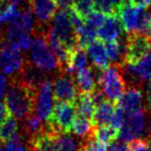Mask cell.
<instances>
[{"mask_svg":"<svg viewBox=\"0 0 151 151\" xmlns=\"http://www.w3.org/2000/svg\"><path fill=\"white\" fill-rule=\"evenodd\" d=\"M36 95L37 91L29 90L17 76H12L5 95V106L8 112L17 119L24 120L35 111Z\"/></svg>","mask_w":151,"mask_h":151,"instance_id":"6da1fadb","label":"cell"},{"mask_svg":"<svg viewBox=\"0 0 151 151\" xmlns=\"http://www.w3.org/2000/svg\"><path fill=\"white\" fill-rule=\"evenodd\" d=\"M97 86L104 91L110 101L116 103L126 88V81L121 66L113 64L101 70L97 76Z\"/></svg>","mask_w":151,"mask_h":151,"instance_id":"7a4b0ae2","label":"cell"},{"mask_svg":"<svg viewBox=\"0 0 151 151\" xmlns=\"http://www.w3.org/2000/svg\"><path fill=\"white\" fill-rule=\"evenodd\" d=\"M31 63L44 72H53L60 70V64L58 62L56 55L51 48L46 36L37 35L32 39V44L30 47Z\"/></svg>","mask_w":151,"mask_h":151,"instance_id":"3957f363","label":"cell"},{"mask_svg":"<svg viewBox=\"0 0 151 151\" xmlns=\"http://www.w3.org/2000/svg\"><path fill=\"white\" fill-rule=\"evenodd\" d=\"M69 9V7L60 8V10L56 12L55 17L53 18V27L51 30L66 46L67 50L73 52L78 46V41H77V31L71 23Z\"/></svg>","mask_w":151,"mask_h":151,"instance_id":"277c9868","label":"cell"},{"mask_svg":"<svg viewBox=\"0 0 151 151\" xmlns=\"http://www.w3.org/2000/svg\"><path fill=\"white\" fill-rule=\"evenodd\" d=\"M148 110H138L133 113L126 114L124 123L120 127L118 138L120 141L129 142L136 139H144L146 125L148 119Z\"/></svg>","mask_w":151,"mask_h":151,"instance_id":"5b68a950","label":"cell"},{"mask_svg":"<svg viewBox=\"0 0 151 151\" xmlns=\"http://www.w3.org/2000/svg\"><path fill=\"white\" fill-rule=\"evenodd\" d=\"M25 61L20 50L14 48L0 38V72L4 75H18L24 67Z\"/></svg>","mask_w":151,"mask_h":151,"instance_id":"8992f818","label":"cell"},{"mask_svg":"<svg viewBox=\"0 0 151 151\" xmlns=\"http://www.w3.org/2000/svg\"><path fill=\"white\" fill-rule=\"evenodd\" d=\"M151 50V38L138 33L127 34L126 48L124 55V64L138 63ZM123 64V65H124Z\"/></svg>","mask_w":151,"mask_h":151,"instance_id":"52a82bcc","label":"cell"},{"mask_svg":"<svg viewBox=\"0 0 151 151\" xmlns=\"http://www.w3.org/2000/svg\"><path fill=\"white\" fill-rule=\"evenodd\" d=\"M77 116L75 103L57 102L54 105L51 119L48 121L59 133L69 134L73 122Z\"/></svg>","mask_w":151,"mask_h":151,"instance_id":"ba28073f","label":"cell"},{"mask_svg":"<svg viewBox=\"0 0 151 151\" xmlns=\"http://www.w3.org/2000/svg\"><path fill=\"white\" fill-rule=\"evenodd\" d=\"M124 79L133 84V86L138 88L144 81L151 79V50L147 55L141 59L138 63L131 65L124 64L121 66Z\"/></svg>","mask_w":151,"mask_h":151,"instance_id":"9c48e42d","label":"cell"},{"mask_svg":"<svg viewBox=\"0 0 151 151\" xmlns=\"http://www.w3.org/2000/svg\"><path fill=\"white\" fill-rule=\"evenodd\" d=\"M52 90L54 99L57 102L75 103L79 91L77 88L76 80L73 75L65 72H61L52 82Z\"/></svg>","mask_w":151,"mask_h":151,"instance_id":"30bf717a","label":"cell"},{"mask_svg":"<svg viewBox=\"0 0 151 151\" xmlns=\"http://www.w3.org/2000/svg\"><path fill=\"white\" fill-rule=\"evenodd\" d=\"M53 98L54 96H53L52 82L50 80H47L40 86L35 99V111L44 122L50 120L52 116L54 109Z\"/></svg>","mask_w":151,"mask_h":151,"instance_id":"8fae6325","label":"cell"},{"mask_svg":"<svg viewBox=\"0 0 151 151\" xmlns=\"http://www.w3.org/2000/svg\"><path fill=\"white\" fill-rule=\"evenodd\" d=\"M15 76H17L26 88L33 91H38L42 83L47 81V72L27 61L20 73Z\"/></svg>","mask_w":151,"mask_h":151,"instance_id":"7c38bea8","label":"cell"},{"mask_svg":"<svg viewBox=\"0 0 151 151\" xmlns=\"http://www.w3.org/2000/svg\"><path fill=\"white\" fill-rule=\"evenodd\" d=\"M144 96L139 88L131 86L128 90H125L119 100L117 101V106L120 107L125 114L136 112L143 109Z\"/></svg>","mask_w":151,"mask_h":151,"instance_id":"4fadbf2b","label":"cell"},{"mask_svg":"<svg viewBox=\"0 0 151 151\" xmlns=\"http://www.w3.org/2000/svg\"><path fill=\"white\" fill-rule=\"evenodd\" d=\"M29 3L37 22L40 24L50 22L58 8V0H29Z\"/></svg>","mask_w":151,"mask_h":151,"instance_id":"5bb4252c","label":"cell"},{"mask_svg":"<svg viewBox=\"0 0 151 151\" xmlns=\"http://www.w3.org/2000/svg\"><path fill=\"white\" fill-rule=\"evenodd\" d=\"M123 30L124 29L117 14L108 16L103 25L98 28L97 36L101 38V41H117L120 39Z\"/></svg>","mask_w":151,"mask_h":151,"instance_id":"9a60e30c","label":"cell"},{"mask_svg":"<svg viewBox=\"0 0 151 151\" xmlns=\"http://www.w3.org/2000/svg\"><path fill=\"white\" fill-rule=\"evenodd\" d=\"M4 40L12 47L17 48L19 50H30L31 44H32V38L30 37L29 33L10 28V27L6 29Z\"/></svg>","mask_w":151,"mask_h":151,"instance_id":"2e32d148","label":"cell"},{"mask_svg":"<svg viewBox=\"0 0 151 151\" xmlns=\"http://www.w3.org/2000/svg\"><path fill=\"white\" fill-rule=\"evenodd\" d=\"M95 125L92 123L91 119L84 117L82 115L77 114L75 120L71 125V132L76 136L82 139V141L94 138V132H95Z\"/></svg>","mask_w":151,"mask_h":151,"instance_id":"e0dca14e","label":"cell"},{"mask_svg":"<svg viewBox=\"0 0 151 151\" xmlns=\"http://www.w3.org/2000/svg\"><path fill=\"white\" fill-rule=\"evenodd\" d=\"M87 50L95 68L103 70L109 66V59L106 52L105 43H103L101 40H94L87 47Z\"/></svg>","mask_w":151,"mask_h":151,"instance_id":"ac0fdd59","label":"cell"},{"mask_svg":"<svg viewBox=\"0 0 151 151\" xmlns=\"http://www.w3.org/2000/svg\"><path fill=\"white\" fill-rule=\"evenodd\" d=\"M8 24H9L8 27L10 28L30 34L34 30V21H33L31 8H24L22 10H18L17 14Z\"/></svg>","mask_w":151,"mask_h":151,"instance_id":"d6986e66","label":"cell"},{"mask_svg":"<svg viewBox=\"0 0 151 151\" xmlns=\"http://www.w3.org/2000/svg\"><path fill=\"white\" fill-rule=\"evenodd\" d=\"M76 84L79 93H90L97 86L92 68H85L76 73Z\"/></svg>","mask_w":151,"mask_h":151,"instance_id":"ffe728a7","label":"cell"},{"mask_svg":"<svg viewBox=\"0 0 151 151\" xmlns=\"http://www.w3.org/2000/svg\"><path fill=\"white\" fill-rule=\"evenodd\" d=\"M115 109H116V103L113 101H110V100H106L101 105L96 106L91 121L95 127L109 124Z\"/></svg>","mask_w":151,"mask_h":151,"instance_id":"44dd1931","label":"cell"},{"mask_svg":"<svg viewBox=\"0 0 151 151\" xmlns=\"http://www.w3.org/2000/svg\"><path fill=\"white\" fill-rule=\"evenodd\" d=\"M87 63H88V59H87V54L85 52L84 48L77 46L71 52L69 61L65 69L63 70V72L73 75L74 73H77V72L85 69L87 67Z\"/></svg>","mask_w":151,"mask_h":151,"instance_id":"7402d4cb","label":"cell"},{"mask_svg":"<svg viewBox=\"0 0 151 151\" xmlns=\"http://www.w3.org/2000/svg\"><path fill=\"white\" fill-rule=\"evenodd\" d=\"M75 106L77 109V114L84 116L88 119H92L95 111V105L93 103L90 93H79L75 101Z\"/></svg>","mask_w":151,"mask_h":151,"instance_id":"603a6c76","label":"cell"},{"mask_svg":"<svg viewBox=\"0 0 151 151\" xmlns=\"http://www.w3.org/2000/svg\"><path fill=\"white\" fill-rule=\"evenodd\" d=\"M29 145L24 133L19 132L6 142L0 143V151H28Z\"/></svg>","mask_w":151,"mask_h":151,"instance_id":"cb8c5ba5","label":"cell"},{"mask_svg":"<svg viewBox=\"0 0 151 151\" xmlns=\"http://www.w3.org/2000/svg\"><path fill=\"white\" fill-rule=\"evenodd\" d=\"M19 123L18 119L12 114L5 118V120L0 124V141L6 142L12 139L14 136L19 133Z\"/></svg>","mask_w":151,"mask_h":151,"instance_id":"d4e9b609","label":"cell"},{"mask_svg":"<svg viewBox=\"0 0 151 151\" xmlns=\"http://www.w3.org/2000/svg\"><path fill=\"white\" fill-rule=\"evenodd\" d=\"M97 37V31L94 28L83 25L79 29H77V41L78 46L82 48H87Z\"/></svg>","mask_w":151,"mask_h":151,"instance_id":"484cf974","label":"cell"},{"mask_svg":"<svg viewBox=\"0 0 151 151\" xmlns=\"http://www.w3.org/2000/svg\"><path fill=\"white\" fill-rule=\"evenodd\" d=\"M94 138L105 144H111L118 138V131L111 124H103L95 127Z\"/></svg>","mask_w":151,"mask_h":151,"instance_id":"4316f807","label":"cell"},{"mask_svg":"<svg viewBox=\"0 0 151 151\" xmlns=\"http://www.w3.org/2000/svg\"><path fill=\"white\" fill-rule=\"evenodd\" d=\"M57 151H80L81 143L69 134H58L56 137Z\"/></svg>","mask_w":151,"mask_h":151,"instance_id":"83f0119b","label":"cell"},{"mask_svg":"<svg viewBox=\"0 0 151 151\" xmlns=\"http://www.w3.org/2000/svg\"><path fill=\"white\" fill-rule=\"evenodd\" d=\"M18 12V4L5 0L0 4V24L9 23Z\"/></svg>","mask_w":151,"mask_h":151,"instance_id":"f1b7e54d","label":"cell"},{"mask_svg":"<svg viewBox=\"0 0 151 151\" xmlns=\"http://www.w3.org/2000/svg\"><path fill=\"white\" fill-rule=\"evenodd\" d=\"M71 7L78 16H80L84 20L90 12H93L94 2L93 0H75Z\"/></svg>","mask_w":151,"mask_h":151,"instance_id":"f546056e","label":"cell"},{"mask_svg":"<svg viewBox=\"0 0 151 151\" xmlns=\"http://www.w3.org/2000/svg\"><path fill=\"white\" fill-rule=\"evenodd\" d=\"M81 151H108V145L98 141L95 138L81 142Z\"/></svg>","mask_w":151,"mask_h":151,"instance_id":"4dcf8cb0","label":"cell"},{"mask_svg":"<svg viewBox=\"0 0 151 151\" xmlns=\"http://www.w3.org/2000/svg\"><path fill=\"white\" fill-rule=\"evenodd\" d=\"M106 19V14L98 10H93L84 19V24L91 28H99Z\"/></svg>","mask_w":151,"mask_h":151,"instance_id":"1f68e13d","label":"cell"},{"mask_svg":"<svg viewBox=\"0 0 151 151\" xmlns=\"http://www.w3.org/2000/svg\"><path fill=\"white\" fill-rule=\"evenodd\" d=\"M125 116H126L125 112L123 111L120 107H118V106H117L116 109H115V111H114V113H113V115H112L111 121H110V124H111L112 127H114L115 129H120V127H122L123 123H124Z\"/></svg>","mask_w":151,"mask_h":151,"instance_id":"d6a6232c","label":"cell"},{"mask_svg":"<svg viewBox=\"0 0 151 151\" xmlns=\"http://www.w3.org/2000/svg\"><path fill=\"white\" fill-rule=\"evenodd\" d=\"M127 143L128 151H146L150 146L151 142L146 139H136Z\"/></svg>","mask_w":151,"mask_h":151,"instance_id":"836d02e7","label":"cell"},{"mask_svg":"<svg viewBox=\"0 0 151 151\" xmlns=\"http://www.w3.org/2000/svg\"><path fill=\"white\" fill-rule=\"evenodd\" d=\"M90 95H91L92 101H93V103H94L95 106L101 105V104L104 103V102L106 101V99H107V96H106V93H104V91L101 90L98 86H97L94 90L91 91Z\"/></svg>","mask_w":151,"mask_h":151,"instance_id":"e575fe53","label":"cell"},{"mask_svg":"<svg viewBox=\"0 0 151 151\" xmlns=\"http://www.w3.org/2000/svg\"><path fill=\"white\" fill-rule=\"evenodd\" d=\"M109 151H128V146H127L126 142L115 140L110 145Z\"/></svg>","mask_w":151,"mask_h":151,"instance_id":"d590c367","label":"cell"},{"mask_svg":"<svg viewBox=\"0 0 151 151\" xmlns=\"http://www.w3.org/2000/svg\"><path fill=\"white\" fill-rule=\"evenodd\" d=\"M7 91V79L3 74H0V101L5 98Z\"/></svg>","mask_w":151,"mask_h":151,"instance_id":"8d00e7d4","label":"cell"},{"mask_svg":"<svg viewBox=\"0 0 151 151\" xmlns=\"http://www.w3.org/2000/svg\"><path fill=\"white\" fill-rule=\"evenodd\" d=\"M9 114L10 113L8 112L7 108H6L5 103H2V102L0 101V124L5 120V118L7 117Z\"/></svg>","mask_w":151,"mask_h":151,"instance_id":"74e56055","label":"cell"},{"mask_svg":"<svg viewBox=\"0 0 151 151\" xmlns=\"http://www.w3.org/2000/svg\"><path fill=\"white\" fill-rule=\"evenodd\" d=\"M110 1H111L115 6H117V7H119V5H120V4L122 3L123 0H110Z\"/></svg>","mask_w":151,"mask_h":151,"instance_id":"f35d334b","label":"cell"},{"mask_svg":"<svg viewBox=\"0 0 151 151\" xmlns=\"http://www.w3.org/2000/svg\"><path fill=\"white\" fill-rule=\"evenodd\" d=\"M148 91H151V79L149 80V82H148Z\"/></svg>","mask_w":151,"mask_h":151,"instance_id":"ab89813d","label":"cell"},{"mask_svg":"<svg viewBox=\"0 0 151 151\" xmlns=\"http://www.w3.org/2000/svg\"><path fill=\"white\" fill-rule=\"evenodd\" d=\"M28 151H38L37 149H35V148H32V147H29V150Z\"/></svg>","mask_w":151,"mask_h":151,"instance_id":"60d3db41","label":"cell"},{"mask_svg":"<svg viewBox=\"0 0 151 151\" xmlns=\"http://www.w3.org/2000/svg\"><path fill=\"white\" fill-rule=\"evenodd\" d=\"M146 151H151V144H150V146H149V147H148V149L146 150Z\"/></svg>","mask_w":151,"mask_h":151,"instance_id":"b9f144b4","label":"cell"},{"mask_svg":"<svg viewBox=\"0 0 151 151\" xmlns=\"http://www.w3.org/2000/svg\"><path fill=\"white\" fill-rule=\"evenodd\" d=\"M4 1H5V0H0V4H2V3H3Z\"/></svg>","mask_w":151,"mask_h":151,"instance_id":"7bdbcfd3","label":"cell"},{"mask_svg":"<svg viewBox=\"0 0 151 151\" xmlns=\"http://www.w3.org/2000/svg\"><path fill=\"white\" fill-rule=\"evenodd\" d=\"M80 151H81V150H80Z\"/></svg>","mask_w":151,"mask_h":151,"instance_id":"ee69618b","label":"cell"}]
</instances>
